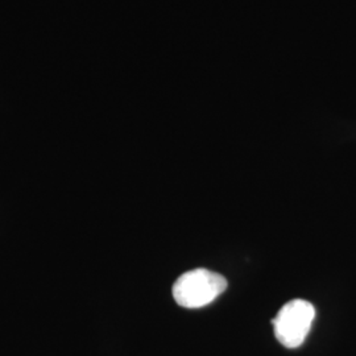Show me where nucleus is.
Here are the masks:
<instances>
[{
    "mask_svg": "<svg viewBox=\"0 0 356 356\" xmlns=\"http://www.w3.org/2000/svg\"><path fill=\"white\" fill-rule=\"evenodd\" d=\"M227 289V280L207 269H193L178 277L173 285V297L178 305L198 309L211 304Z\"/></svg>",
    "mask_w": 356,
    "mask_h": 356,
    "instance_id": "1",
    "label": "nucleus"
},
{
    "mask_svg": "<svg viewBox=\"0 0 356 356\" xmlns=\"http://www.w3.org/2000/svg\"><path fill=\"white\" fill-rule=\"evenodd\" d=\"M314 317L316 309L309 301L298 298L285 304L272 321L276 339L286 348L300 347L305 342Z\"/></svg>",
    "mask_w": 356,
    "mask_h": 356,
    "instance_id": "2",
    "label": "nucleus"
}]
</instances>
